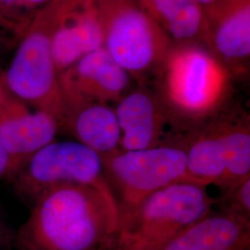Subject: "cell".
<instances>
[{
  "label": "cell",
  "mask_w": 250,
  "mask_h": 250,
  "mask_svg": "<svg viewBox=\"0 0 250 250\" xmlns=\"http://www.w3.org/2000/svg\"><path fill=\"white\" fill-rule=\"evenodd\" d=\"M14 235L17 250H107L118 247L119 208L110 190L65 184L30 206Z\"/></svg>",
  "instance_id": "obj_1"
},
{
  "label": "cell",
  "mask_w": 250,
  "mask_h": 250,
  "mask_svg": "<svg viewBox=\"0 0 250 250\" xmlns=\"http://www.w3.org/2000/svg\"><path fill=\"white\" fill-rule=\"evenodd\" d=\"M161 86L172 124L187 134L208 123L224 103L229 74L210 54L186 46L166 55Z\"/></svg>",
  "instance_id": "obj_2"
},
{
  "label": "cell",
  "mask_w": 250,
  "mask_h": 250,
  "mask_svg": "<svg viewBox=\"0 0 250 250\" xmlns=\"http://www.w3.org/2000/svg\"><path fill=\"white\" fill-rule=\"evenodd\" d=\"M215 200L207 187L177 183L161 188L137 205L119 211V250H157L209 214Z\"/></svg>",
  "instance_id": "obj_3"
},
{
  "label": "cell",
  "mask_w": 250,
  "mask_h": 250,
  "mask_svg": "<svg viewBox=\"0 0 250 250\" xmlns=\"http://www.w3.org/2000/svg\"><path fill=\"white\" fill-rule=\"evenodd\" d=\"M58 11L42 9L21 36L2 83L29 107L53 117L60 131L64 125V99L60 73L51 53V35Z\"/></svg>",
  "instance_id": "obj_4"
},
{
  "label": "cell",
  "mask_w": 250,
  "mask_h": 250,
  "mask_svg": "<svg viewBox=\"0 0 250 250\" xmlns=\"http://www.w3.org/2000/svg\"><path fill=\"white\" fill-rule=\"evenodd\" d=\"M101 159L119 211L133 208L161 188L195 183L187 170L185 139L140 150L117 149Z\"/></svg>",
  "instance_id": "obj_5"
},
{
  "label": "cell",
  "mask_w": 250,
  "mask_h": 250,
  "mask_svg": "<svg viewBox=\"0 0 250 250\" xmlns=\"http://www.w3.org/2000/svg\"><path fill=\"white\" fill-rule=\"evenodd\" d=\"M16 195L31 206L49 188L84 185L110 190L99 153L78 141H52L27 160L9 179Z\"/></svg>",
  "instance_id": "obj_6"
},
{
  "label": "cell",
  "mask_w": 250,
  "mask_h": 250,
  "mask_svg": "<svg viewBox=\"0 0 250 250\" xmlns=\"http://www.w3.org/2000/svg\"><path fill=\"white\" fill-rule=\"evenodd\" d=\"M100 16L103 47L129 74H141L165 59L168 37L140 4L120 1Z\"/></svg>",
  "instance_id": "obj_7"
},
{
  "label": "cell",
  "mask_w": 250,
  "mask_h": 250,
  "mask_svg": "<svg viewBox=\"0 0 250 250\" xmlns=\"http://www.w3.org/2000/svg\"><path fill=\"white\" fill-rule=\"evenodd\" d=\"M59 132L53 117L29 107L1 84L0 142L9 156V178L32 155L54 141Z\"/></svg>",
  "instance_id": "obj_8"
},
{
  "label": "cell",
  "mask_w": 250,
  "mask_h": 250,
  "mask_svg": "<svg viewBox=\"0 0 250 250\" xmlns=\"http://www.w3.org/2000/svg\"><path fill=\"white\" fill-rule=\"evenodd\" d=\"M117 103L114 111L121 131L120 149H146L184 139L171 137L167 127L174 125L167 110L149 94L134 91Z\"/></svg>",
  "instance_id": "obj_9"
},
{
  "label": "cell",
  "mask_w": 250,
  "mask_h": 250,
  "mask_svg": "<svg viewBox=\"0 0 250 250\" xmlns=\"http://www.w3.org/2000/svg\"><path fill=\"white\" fill-rule=\"evenodd\" d=\"M64 95L100 103L118 102L130 83V74L102 46L60 74Z\"/></svg>",
  "instance_id": "obj_10"
},
{
  "label": "cell",
  "mask_w": 250,
  "mask_h": 250,
  "mask_svg": "<svg viewBox=\"0 0 250 250\" xmlns=\"http://www.w3.org/2000/svg\"><path fill=\"white\" fill-rule=\"evenodd\" d=\"M63 95L62 131L99 153L100 157L120 149L121 131L114 109L105 103Z\"/></svg>",
  "instance_id": "obj_11"
},
{
  "label": "cell",
  "mask_w": 250,
  "mask_h": 250,
  "mask_svg": "<svg viewBox=\"0 0 250 250\" xmlns=\"http://www.w3.org/2000/svg\"><path fill=\"white\" fill-rule=\"evenodd\" d=\"M156 250H250V218L210 212Z\"/></svg>",
  "instance_id": "obj_12"
},
{
  "label": "cell",
  "mask_w": 250,
  "mask_h": 250,
  "mask_svg": "<svg viewBox=\"0 0 250 250\" xmlns=\"http://www.w3.org/2000/svg\"><path fill=\"white\" fill-rule=\"evenodd\" d=\"M103 25L99 9L90 8L72 16L62 10L51 35V53L59 73L67 71L82 58L103 46Z\"/></svg>",
  "instance_id": "obj_13"
},
{
  "label": "cell",
  "mask_w": 250,
  "mask_h": 250,
  "mask_svg": "<svg viewBox=\"0 0 250 250\" xmlns=\"http://www.w3.org/2000/svg\"><path fill=\"white\" fill-rule=\"evenodd\" d=\"M187 170L198 185L223 190L226 157L222 120L208 122L185 135Z\"/></svg>",
  "instance_id": "obj_14"
},
{
  "label": "cell",
  "mask_w": 250,
  "mask_h": 250,
  "mask_svg": "<svg viewBox=\"0 0 250 250\" xmlns=\"http://www.w3.org/2000/svg\"><path fill=\"white\" fill-rule=\"evenodd\" d=\"M139 4L164 33L177 40L194 38L205 29L202 7L190 0H139Z\"/></svg>",
  "instance_id": "obj_15"
},
{
  "label": "cell",
  "mask_w": 250,
  "mask_h": 250,
  "mask_svg": "<svg viewBox=\"0 0 250 250\" xmlns=\"http://www.w3.org/2000/svg\"><path fill=\"white\" fill-rule=\"evenodd\" d=\"M215 48L223 57L240 60L250 53V0H236L222 13L213 32Z\"/></svg>",
  "instance_id": "obj_16"
},
{
  "label": "cell",
  "mask_w": 250,
  "mask_h": 250,
  "mask_svg": "<svg viewBox=\"0 0 250 250\" xmlns=\"http://www.w3.org/2000/svg\"><path fill=\"white\" fill-rule=\"evenodd\" d=\"M226 176L223 193L250 177V127L247 120H222Z\"/></svg>",
  "instance_id": "obj_17"
},
{
  "label": "cell",
  "mask_w": 250,
  "mask_h": 250,
  "mask_svg": "<svg viewBox=\"0 0 250 250\" xmlns=\"http://www.w3.org/2000/svg\"><path fill=\"white\" fill-rule=\"evenodd\" d=\"M49 0H0V18L21 39Z\"/></svg>",
  "instance_id": "obj_18"
},
{
  "label": "cell",
  "mask_w": 250,
  "mask_h": 250,
  "mask_svg": "<svg viewBox=\"0 0 250 250\" xmlns=\"http://www.w3.org/2000/svg\"><path fill=\"white\" fill-rule=\"evenodd\" d=\"M222 203V211L250 218V177L223 193Z\"/></svg>",
  "instance_id": "obj_19"
},
{
  "label": "cell",
  "mask_w": 250,
  "mask_h": 250,
  "mask_svg": "<svg viewBox=\"0 0 250 250\" xmlns=\"http://www.w3.org/2000/svg\"><path fill=\"white\" fill-rule=\"evenodd\" d=\"M14 235L7 224L4 215L0 210V250H13L14 248Z\"/></svg>",
  "instance_id": "obj_20"
},
{
  "label": "cell",
  "mask_w": 250,
  "mask_h": 250,
  "mask_svg": "<svg viewBox=\"0 0 250 250\" xmlns=\"http://www.w3.org/2000/svg\"><path fill=\"white\" fill-rule=\"evenodd\" d=\"M19 37L16 36L9 27L3 21V20L0 18V45H6L13 41H17ZM20 40V39H19Z\"/></svg>",
  "instance_id": "obj_21"
},
{
  "label": "cell",
  "mask_w": 250,
  "mask_h": 250,
  "mask_svg": "<svg viewBox=\"0 0 250 250\" xmlns=\"http://www.w3.org/2000/svg\"><path fill=\"white\" fill-rule=\"evenodd\" d=\"M10 163L8 154L0 142V180L9 178Z\"/></svg>",
  "instance_id": "obj_22"
},
{
  "label": "cell",
  "mask_w": 250,
  "mask_h": 250,
  "mask_svg": "<svg viewBox=\"0 0 250 250\" xmlns=\"http://www.w3.org/2000/svg\"><path fill=\"white\" fill-rule=\"evenodd\" d=\"M190 1L195 2V3H197V4H198L199 6H201V7H202V5H208V4H210V3L214 2L216 0H190Z\"/></svg>",
  "instance_id": "obj_23"
},
{
  "label": "cell",
  "mask_w": 250,
  "mask_h": 250,
  "mask_svg": "<svg viewBox=\"0 0 250 250\" xmlns=\"http://www.w3.org/2000/svg\"><path fill=\"white\" fill-rule=\"evenodd\" d=\"M1 84H2V72H0V87H1Z\"/></svg>",
  "instance_id": "obj_24"
},
{
  "label": "cell",
  "mask_w": 250,
  "mask_h": 250,
  "mask_svg": "<svg viewBox=\"0 0 250 250\" xmlns=\"http://www.w3.org/2000/svg\"><path fill=\"white\" fill-rule=\"evenodd\" d=\"M118 250V247H117V248H114V249H111V250Z\"/></svg>",
  "instance_id": "obj_25"
},
{
  "label": "cell",
  "mask_w": 250,
  "mask_h": 250,
  "mask_svg": "<svg viewBox=\"0 0 250 250\" xmlns=\"http://www.w3.org/2000/svg\"><path fill=\"white\" fill-rule=\"evenodd\" d=\"M153 250V249H146V250Z\"/></svg>",
  "instance_id": "obj_26"
}]
</instances>
